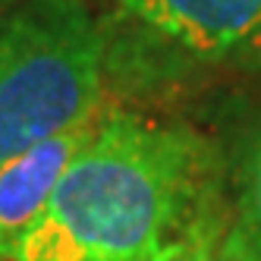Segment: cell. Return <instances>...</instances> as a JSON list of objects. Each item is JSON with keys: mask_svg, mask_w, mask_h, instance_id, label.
Masks as SVG:
<instances>
[{"mask_svg": "<svg viewBox=\"0 0 261 261\" xmlns=\"http://www.w3.org/2000/svg\"><path fill=\"white\" fill-rule=\"evenodd\" d=\"M223 220L208 142L189 126L110 110L41 220L0 261H176Z\"/></svg>", "mask_w": 261, "mask_h": 261, "instance_id": "obj_1", "label": "cell"}, {"mask_svg": "<svg viewBox=\"0 0 261 261\" xmlns=\"http://www.w3.org/2000/svg\"><path fill=\"white\" fill-rule=\"evenodd\" d=\"M104 35L82 0H29L0 32V164L101 117Z\"/></svg>", "mask_w": 261, "mask_h": 261, "instance_id": "obj_2", "label": "cell"}, {"mask_svg": "<svg viewBox=\"0 0 261 261\" xmlns=\"http://www.w3.org/2000/svg\"><path fill=\"white\" fill-rule=\"evenodd\" d=\"M145 38L195 63L261 54V0H120Z\"/></svg>", "mask_w": 261, "mask_h": 261, "instance_id": "obj_3", "label": "cell"}, {"mask_svg": "<svg viewBox=\"0 0 261 261\" xmlns=\"http://www.w3.org/2000/svg\"><path fill=\"white\" fill-rule=\"evenodd\" d=\"M98 120L60 133L0 164V252H7L41 220L69 164L95 136Z\"/></svg>", "mask_w": 261, "mask_h": 261, "instance_id": "obj_4", "label": "cell"}, {"mask_svg": "<svg viewBox=\"0 0 261 261\" xmlns=\"http://www.w3.org/2000/svg\"><path fill=\"white\" fill-rule=\"evenodd\" d=\"M176 261H261V258L236 223L223 220L220 227L204 233L192 249H186Z\"/></svg>", "mask_w": 261, "mask_h": 261, "instance_id": "obj_5", "label": "cell"}, {"mask_svg": "<svg viewBox=\"0 0 261 261\" xmlns=\"http://www.w3.org/2000/svg\"><path fill=\"white\" fill-rule=\"evenodd\" d=\"M236 227L249 239V246L261 258V136L249 154L246 173H242V192H239V220Z\"/></svg>", "mask_w": 261, "mask_h": 261, "instance_id": "obj_6", "label": "cell"}]
</instances>
